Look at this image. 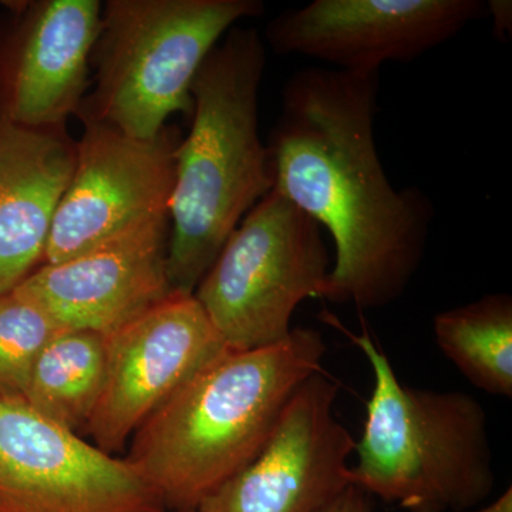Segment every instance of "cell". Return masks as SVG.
<instances>
[{
	"label": "cell",
	"mask_w": 512,
	"mask_h": 512,
	"mask_svg": "<svg viewBox=\"0 0 512 512\" xmlns=\"http://www.w3.org/2000/svg\"><path fill=\"white\" fill-rule=\"evenodd\" d=\"M266 50L255 29L234 28L191 86L192 126L175 150L168 220L171 292L194 293L242 218L272 191L259 134Z\"/></svg>",
	"instance_id": "3"
},
{
	"label": "cell",
	"mask_w": 512,
	"mask_h": 512,
	"mask_svg": "<svg viewBox=\"0 0 512 512\" xmlns=\"http://www.w3.org/2000/svg\"><path fill=\"white\" fill-rule=\"evenodd\" d=\"M487 15L483 0H315L272 19L266 40L279 55L379 73L386 62L419 59Z\"/></svg>",
	"instance_id": "11"
},
{
	"label": "cell",
	"mask_w": 512,
	"mask_h": 512,
	"mask_svg": "<svg viewBox=\"0 0 512 512\" xmlns=\"http://www.w3.org/2000/svg\"><path fill=\"white\" fill-rule=\"evenodd\" d=\"M76 165L47 242L42 265L66 261L168 215L178 143L153 140L83 117Z\"/></svg>",
	"instance_id": "7"
},
{
	"label": "cell",
	"mask_w": 512,
	"mask_h": 512,
	"mask_svg": "<svg viewBox=\"0 0 512 512\" xmlns=\"http://www.w3.org/2000/svg\"><path fill=\"white\" fill-rule=\"evenodd\" d=\"M343 332L375 376L352 484L410 512L464 511L487 498L495 476L481 403L467 393L406 386L366 330Z\"/></svg>",
	"instance_id": "4"
},
{
	"label": "cell",
	"mask_w": 512,
	"mask_h": 512,
	"mask_svg": "<svg viewBox=\"0 0 512 512\" xmlns=\"http://www.w3.org/2000/svg\"><path fill=\"white\" fill-rule=\"evenodd\" d=\"M379 73L308 67L282 90L268 148L274 188L328 229L336 248L320 299L379 309L400 298L423 261L434 207L396 190L377 154Z\"/></svg>",
	"instance_id": "1"
},
{
	"label": "cell",
	"mask_w": 512,
	"mask_h": 512,
	"mask_svg": "<svg viewBox=\"0 0 512 512\" xmlns=\"http://www.w3.org/2000/svg\"><path fill=\"white\" fill-rule=\"evenodd\" d=\"M488 15H493L495 20V32L500 37H507V29L510 30L511 26L507 25V22L511 25V13L507 10L511 9L510 2H488Z\"/></svg>",
	"instance_id": "19"
},
{
	"label": "cell",
	"mask_w": 512,
	"mask_h": 512,
	"mask_svg": "<svg viewBox=\"0 0 512 512\" xmlns=\"http://www.w3.org/2000/svg\"><path fill=\"white\" fill-rule=\"evenodd\" d=\"M471 512H512V490L511 487L501 497H498L494 503L485 505L477 511Z\"/></svg>",
	"instance_id": "20"
},
{
	"label": "cell",
	"mask_w": 512,
	"mask_h": 512,
	"mask_svg": "<svg viewBox=\"0 0 512 512\" xmlns=\"http://www.w3.org/2000/svg\"><path fill=\"white\" fill-rule=\"evenodd\" d=\"M262 12L259 0H110L92 56L96 92L80 116L140 140L160 136L173 114H192V83L220 37Z\"/></svg>",
	"instance_id": "5"
},
{
	"label": "cell",
	"mask_w": 512,
	"mask_h": 512,
	"mask_svg": "<svg viewBox=\"0 0 512 512\" xmlns=\"http://www.w3.org/2000/svg\"><path fill=\"white\" fill-rule=\"evenodd\" d=\"M168 215L57 264L15 288L63 330L110 335L171 293Z\"/></svg>",
	"instance_id": "12"
},
{
	"label": "cell",
	"mask_w": 512,
	"mask_h": 512,
	"mask_svg": "<svg viewBox=\"0 0 512 512\" xmlns=\"http://www.w3.org/2000/svg\"><path fill=\"white\" fill-rule=\"evenodd\" d=\"M330 272L322 228L272 190L245 215L195 289L228 350L288 338L299 303L320 298Z\"/></svg>",
	"instance_id": "6"
},
{
	"label": "cell",
	"mask_w": 512,
	"mask_h": 512,
	"mask_svg": "<svg viewBox=\"0 0 512 512\" xmlns=\"http://www.w3.org/2000/svg\"><path fill=\"white\" fill-rule=\"evenodd\" d=\"M320 512H370V501L365 491L356 485H350Z\"/></svg>",
	"instance_id": "18"
},
{
	"label": "cell",
	"mask_w": 512,
	"mask_h": 512,
	"mask_svg": "<svg viewBox=\"0 0 512 512\" xmlns=\"http://www.w3.org/2000/svg\"><path fill=\"white\" fill-rule=\"evenodd\" d=\"M165 512H195V510H185V511H165Z\"/></svg>",
	"instance_id": "21"
},
{
	"label": "cell",
	"mask_w": 512,
	"mask_h": 512,
	"mask_svg": "<svg viewBox=\"0 0 512 512\" xmlns=\"http://www.w3.org/2000/svg\"><path fill=\"white\" fill-rule=\"evenodd\" d=\"M101 10L97 0L32 6L10 69L2 119L26 128H57L80 110Z\"/></svg>",
	"instance_id": "13"
},
{
	"label": "cell",
	"mask_w": 512,
	"mask_h": 512,
	"mask_svg": "<svg viewBox=\"0 0 512 512\" xmlns=\"http://www.w3.org/2000/svg\"><path fill=\"white\" fill-rule=\"evenodd\" d=\"M0 512H165L126 458L0 399Z\"/></svg>",
	"instance_id": "8"
},
{
	"label": "cell",
	"mask_w": 512,
	"mask_h": 512,
	"mask_svg": "<svg viewBox=\"0 0 512 512\" xmlns=\"http://www.w3.org/2000/svg\"><path fill=\"white\" fill-rule=\"evenodd\" d=\"M325 353L309 328L266 348L224 350L138 427L127 463L165 511L195 510L254 460Z\"/></svg>",
	"instance_id": "2"
},
{
	"label": "cell",
	"mask_w": 512,
	"mask_h": 512,
	"mask_svg": "<svg viewBox=\"0 0 512 512\" xmlns=\"http://www.w3.org/2000/svg\"><path fill=\"white\" fill-rule=\"evenodd\" d=\"M339 386L316 373L293 393L254 460L195 512H320L352 484L356 440L335 416Z\"/></svg>",
	"instance_id": "10"
},
{
	"label": "cell",
	"mask_w": 512,
	"mask_h": 512,
	"mask_svg": "<svg viewBox=\"0 0 512 512\" xmlns=\"http://www.w3.org/2000/svg\"><path fill=\"white\" fill-rule=\"evenodd\" d=\"M62 330L15 289L0 295V399L23 402L37 357Z\"/></svg>",
	"instance_id": "17"
},
{
	"label": "cell",
	"mask_w": 512,
	"mask_h": 512,
	"mask_svg": "<svg viewBox=\"0 0 512 512\" xmlns=\"http://www.w3.org/2000/svg\"><path fill=\"white\" fill-rule=\"evenodd\" d=\"M74 165L76 143L64 127L26 128L0 117V295L43 264Z\"/></svg>",
	"instance_id": "14"
},
{
	"label": "cell",
	"mask_w": 512,
	"mask_h": 512,
	"mask_svg": "<svg viewBox=\"0 0 512 512\" xmlns=\"http://www.w3.org/2000/svg\"><path fill=\"white\" fill-rule=\"evenodd\" d=\"M106 365V336L90 330H62L37 357L23 403L80 434L99 403Z\"/></svg>",
	"instance_id": "15"
},
{
	"label": "cell",
	"mask_w": 512,
	"mask_h": 512,
	"mask_svg": "<svg viewBox=\"0 0 512 512\" xmlns=\"http://www.w3.org/2000/svg\"><path fill=\"white\" fill-rule=\"evenodd\" d=\"M437 345L471 384L512 396V299L490 293L478 301L436 315Z\"/></svg>",
	"instance_id": "16"
},
{
	"label": "cell",
	"mask_w": 512,
	"mask_h": 512,
	"mask_svg": "<svg viewBox=\"0 0 512 512\" xmlns=\"http://www.w3.org/2000/svg\"><path fill=\"white\" fill-rule=\"evenodd\" d=\"M106 379L86 427L116 456L138 427L225 348L194 293L171 292L106 335Z\"/></svg>",
	"instance_id": "9"
}]
</instances>
